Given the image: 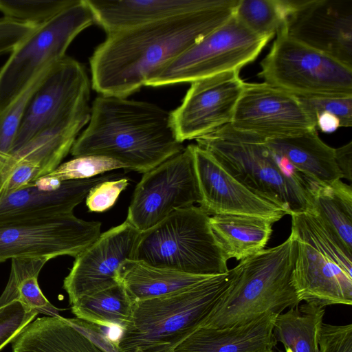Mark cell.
Listing matches in <instances>:
<instances>
[{
    "label": "cell",
    "instance_id": "obj_1",
    "mask_svg": "<svg viewBox=\"0 0 352 352\" xmlns=\"http://www.w3.org/2000/svg\"><path fill=\"white\" fill-rule=\"evenodd\" d=\"M239 0L108 33L90 58L91 85L100 95L126 98L157 70L232 17Z\"/></svg>",
    "mask_w": 352,
    "mask_h": 352
},
{
    "label": "cell",
    "instance_id": "obj_2",
    "mask_svg": "<svg viewBox=\"0 0 352 352\" xmlns=\"http://www.w3.org/2000/svg\"><path fill=\"white\" fill-rule=\"evenodd\" d=\"M87 125L71 148L73 156H103L142 173L184 148L170 112L147 102L100 95Z\"/></svg>",
    "mask_w": 352,
    "mask_h": 352
},
{
    "label": "cell",
    "instance_id": "obj_3",
    "mask_svg": "<svg viewBox=\"0 0 352 352\" xmlns=\"http://www.w3.org/2000/svg\"><path fill=\"white\" fill-rule=\"evenodd\" d=\"M233 177L287 214L311 208V180L278 156L261 137L230 124L195 140Z\"/></svg>",
    "mask_w": 352,
    "mask_h": 352
},
{
    "label": "cell",
    "instance_id": "obj_4",
    "mask_svg": "<svg viewBox=\"0 0 352 352\" xmlns=\"http://www.w3.org/2000/svg\"><path fill=\"white\" fill-rule=\"evenodd\" d=\"M234 271L192 286L133 303L131 318L120 332L121 352H173L202 327L223 298Z\"/></svg>",
    "mask_w": 352,
    "mask_h": 352
},
{
    "label": "cell",
    "instance_id": "obj_5",
    "mask_svg": "<svg viewBox=\"0 0 352 352\" xmlns=\"http://www.w3.org/2000/svg\"><path fill=\"white\" fill-rule=\"evenodd\" d=\"M296 254L290 234L281 244L241 260L232 268L230 287L201 327L242 325L298 305L293 278Z\"/></svg>",
    "mask_w": 352,
    "mask_h": 352
},
{
    "label": "cell",
    "instance_id": "obj_6",
    "mask_svg": "<svg viewBox=\"0 0 352 352\" xmlns=\"http://www.w3.org/2000/svg\"><path fill=\"white\" fill-rule=\"evenodd\" d=\"M290 215L297 245L293 278L300 301L351 305L352 254L311 210Z\"/></svg>",
    "mask_w": 352,
    "mask_h": 352
},
{
    "label": "cell",
    "instance_id": "obj_7",
    "mask_svg": "<svg viewBox=\"0 0 352 352\" xmlns=\"http://www.w3.org/2000/svg\"><path fill=\"white\" fill-rule=\"evenodd\" d=\"M209 219L199 206L174 210L158 224L140 232L133 259L195 275L228 273V261Z\"/></svg>",
    "mask_w": 352,
    "mask_h": 352
},
{
    "label": "cell",
    "instance_id": "obj_8",
    "mask_svg": "<svg viewBox=\"0 0 352 352\" xmlns=\"http://www.w3.org/2000/svg\"><path fill=\"white\" fill-rule=\"evenodd\" d=\"M95 23L86 0H76L23 38L0 69V111L45 69L64 58L74 39Z\"/></svg>",
    "mask_w": 352,
    "mask_h": 352
},
{
    "label": "cell",
    "instance_id": "obj_9",
    "mask_svg": "<svg viewBox=\"0 0 352 352\" xmlns=\"http://www.w3.org/2000/svg\"><path fill=\"white\" fill-rule=\"evenodd\" d=\"M264 82L298 98L352 95V69L289 37L276 34L260 63Z\"/></svg>",
    "mask_w": 352,
    "mask_h": 352
},
{
    "label": "cell",
    "instance_id": "obj_10",
    "mask_svg": "<svg viewBox=\"0 0 352 352\" xmlns=\"http://www.w3.org/2000/svg\"><path fill=\"white\" fill-rule=\"evenodd\" d=\"M272 38L257 35L234 14L225 23L157 70L146 82L159 87L186 83L254 61Z\"/></svg>",
    "mask_w": 352,
    "mask_h": 352
},
{
    "label": "cell",
    "instance_id": "obj_11",
    "mask_svg": "<svg viewBox=\"0 0 352 352\" xmlns=\"http://www.w3.org/2000/svg\"><path fill=\"white\" fill-rule=\"evenodd\" d=\"M90 88L87 72L80 62L65 56L54 64L28 104L12 153L56 123H88Z\"/></svg>",
    "mask_w": 352,
    "mask_h": 352
},
{
    "label": "cell",
    "instance_id": "obj_12",
    "mask_svg": "<svg viewBox=\"0 0 352 352\" xmlns=\"http://www.w3.org/2000/svg\"><path fill=\"white\" fill-rule=\"evenodd\" d=\"M193 144L144 173L135 186L126 220L140 232L158 224L174 210L199 204Z\"/></svg>",
    "mask_w": 352,
    "mask_h": 352
},
{
    "label": "cell",
    "instance_id": "obj_13",
    "mask_svg": "<svg viewBox=\"0 0 352 352\" xmlns=\"http://www.w3.org/2000/svg\"><path fill=\"white\" fill-rule=\"evenodd\" d=\"M101 223L74 213L0 223V263L23 257L77 256L100 235Z\"/></svg>",
    "mask_w": 352,
    "mask_h": 352
},
{
    "label": "cell",
    "instance_id": "obj_14",
    "mask_svg": "<svg viewBox=\"0 0 352 352\" xmlns=\"http://www.w3.org/2000/svg\"><path fill=\"white\" fill-rule=\"evenodd\" d=\"M230 124L264 140L316 130L298 97L265 82H245Z\"/></svg>",
    "mask_w": 352,
    "mask_h": 352
},
{
    "label": "cell",
    "instance_id": "obj_15",
    "mask_svg": "<svg viewBox=\"0 0 352 352\" xmlns=\"http://www.w3.org/2000/svg\"><path fill=\"white\" fill-rule=\"evenodd\" d=\"M244 85L236 70L192 82L181 104L170 112L177 139L196 140L230 124Z\"/></svg>",
    "mask_w": 352,
    "mask_h": 352
},
{
    "label": "cell",
    "instance_id": "obj_16",
    "mask_svg": "<svg viewBox=\"0 0 352 352\" xmlns=\"http://www.w3.org/2000/svg\"><path fill=\"white\" fill-rule=\"evenodd\" d=\"M140 232L129 221L101 233L75 257L63 280L70 305L82 296L120 283L118 270L127 259H133Z\"/></svg>",
    "mask_w": 352,
    "mask_h": 352
},
{
    "label": "cell",
    "instance_id": "obj_17",
    "mask_svg": "<svg viewBox=\"0 0 352 352\" xmlns=\"http://www.w3.org/2000/svg\"><path fill=\"white\" fill-rule=\"evenodd\" d=\"M280 31L352 69V0H300Z\"/></svg>",
    "mask_w": 352,
    "mask_h": 352
},
{
    "label": "cell",
    "instance_id": "obj_18",
    "mask_svg": "<svg viewBox=\"0 0 352 352\" xmlns=\"http://www.w3.org/2000/svg\"><path fill=\"white\" fill-rule=\"evenodd\" d=\"M120 176L103 174L60 182L45 175L21 188L0 192V223L73 213L94 186Z\"/></svg>",
    "mask_w": 352,
    "mask_h": 352
},
{
    "label": "cell",
    "instance_id": "obj_19",
    "mask_svg": "<svg viewBox=\"0 0 352 352\" xmlns=\"http://www.w3.org/2000/svg\"><path fill=\"white\" fill-rule=\"evenodd\" d=\"M193 153L201 195L199 207L208 215L254 216L276 223L287 214L236 180L206 150L193 144Z\"/></svg>",
    "mask_w": 352,
    "mask_h": 352
},
{
    "label": "cell",
    "instance_id": "obj_20",
    "mask_svg": "<svg viewBox=\"0 0 352 352\" xmlns=\"http://www.w3.org/2000/svg\"><path fill=\"white\" fill-rule=\"evenodd\" d=\"M11 342L12 352H121L102 327L60 315L34 318Z\"/></svg>",
    "mask_w": 352,
    "mask_h": 352
},
{
    "label": "cell",
    "instance_id": "obj_21",
    "mask_svg": "<svg viewBox=\"0 0 352 352\" xmlns=\"http://www.w3.org/2000/svg\"><path fill=\"white\" fill-rule=\"evenodd\" d=\"M223 0H86L95 23L111 33L212 8Z\"/></svg>",
    "mask_w": 352,
    "mask_h": 352
},
{
    "label": "cell",
    "instance_id": "obj_22",
    "mask_svg": "<svg viewBox=\"0 0 352 352\" xmlns=\"http://www.w3.org/2000/svg\"><path fill=\"white\" fill-rule=\"evenodd\" d=\"M275 316L226 328L200 327L173 352H254L274 349Z\"/></svg>",
    "mask_w": 352,
    "mask_h": 352
},
{
    "label": "cell",
    "instance_id": "obj_23",
    "mask_svg": "<svg viewBox=\"0 0 352 352\" xmlns=\"http://www.w3.org/2000/svg\"><path fill=\"white\" fill-rule=\"evenodd\" d=\"M278 156L286 160L307 179L323 184L342 178L335 148L325 144L316 130L283 138L265 140Z\"/></svg>",
    "mask_w": 352,
    "mask_h": 352
},
{
    "label": "cell",
    "instance_id": "obj_24",
    "mask_svg": "<svg viewBox=\"0 0 352 352\" xmlns=\"http://www.w3.org/2000/svg\"><path fill=\"white\" fill-rule=\"evenodd\" d=\"M87 124L82 121H65L43 130L12 153L3 170L2 182L18 164L35 170L38 179L51 173L70 152L80 131Z\"/></svg>",
    "mask_w": 352,
    "mask_h": 352
},
{
    "label": "cell",
    "instance_id": "obj_25",
    "mask_svg": "<svg viewBox=\"0 0 352 352\" xmlns=\"http://www.w3.org/2000/svg\"><path fill=\"white\" fill-rule=\"evenodd\" d=\"M209 222L227 261H241L264 250L275 223L268 219L238 214L212 215Z\"/></svg>",
    "mask_w": 352,
    "mask_h": 352
},
{
    "label": "cell",
    "instance_id": "obj_26",
    "mask_svg": "<svg viewBox=\"0 0 352 352\" xmlns=\"http://www.w3.org/2000/svg\"><path fill=\"white\" fill-rule=\"evenodd\" d=\"M210 277L155 267L135 259L124 261L118 270L120 283L133 302L169 294Z\"/></svg>",
    "mask_w": 352,
    "mask_h": 352
},
{
    "label": "cell",
    "instance_id": "obj_27",
    "mask_svg": "<svg viewBox=\"0 0 352 352\" xmlns=\"http://www.w3.org/2000/svg\"><path fill=\"white\" fill-rule=\"evenodd\" d=\"M310 210L352 254V188L341 179L331 184L311 183Z\"/></svg>",
    "mask_w": 352,
    "mask_h": 352
},
{
    "label": "cell",
    "instance_id": "obj_28",
    "mask_svg": "<svg viewBox=\"0 0 352 352\" xmlns=\"http://www.w3.org/2000/svg\"><path fill=\"white\" fill-rule=\"evenodd\" d=\"M325 307L300 303L275 316L274 333L285 352H319Z\"/></svg>",
    "mask_w": 352,
    "mask_h": 352
},
{
    "label": "cell",
    "instance_id": "obj_29",
    "mask_svg": "<svg viewBox=\"0 0 352 352\" xmlns=\"http://www.w3.org/2000/svg\"><path fill=\"white\" fill-rule=\"evenodd\" d=\"M47 257H23L11 259L7 285L0 296V307L19 301L26 308L46 316H59L58 309L46 298L38 285V275Z\"/></svg>",
    "mask_w": 352,
    "mask_h": 352
},
{
    "label": "cell",
    "instance_id": "obj_30",
    "mask_svg": "<svg viewBox=\"0 0 352 352\" xmlns=\"http://www.w3.org/2000/svg\"><path fill=\"white\" fill-rule=\"evenodd\" d=\"M133 303L120 283L80 297L71 305V309L78 319L122 331L131 318Z\"/></svg>",
    "mask_w": 352,
    "mask_h": 352
},
{
    "label": "cell",
    "instance_id": "obj_31",
    "mask_svg": "<svg viewBox=\"0 0 352 352\" xmlns=\"http://www.w3.org/2000/svg\"><path fill=\"white\" fill-rule=\"evenodd\" d=\"M300 0H239L234 15L251 31L272 38L282 30Z\"/></svg>",
    "mask_w": 352,
    "mask_h": 352
},
{
    "label": "cell",
    "instance_id": "obj_32",
    "mask_svg": "<svg viewBox=\"0 0 352 352\" xmlns=\"http://www.w3.org/2000/svg\"><path fill=\"white\" fill-rule=\"evenodd\" d=\"M51 67L39 74L10 104L0 111V185L28 104Z\"/></svg>",
    "mask_w": 352,
    "mask_h": 352
},
{
    "label": "cell",
    "instance_id": "obj_33",
    "mask_svg": "<svg viewBox=\"0 0 352 352\" xmlns=\"http://www.w3.org/2000/svg\"><path fill=\"white\" fill-rule=\"evenodd\" d=\"M76 0H0L3 17L40 25L74 4Z\"/></svg>",
    "mask_w": 352,
    "mask_h": 352
},
{
    "label": "cell",
    "instance_id": "obj_34",
    "mask_svg": "<svg viewBox=\"0 0 352 352\" xmlns=\"http://www.w3.org/2000/svg\"><path fill=\"white\" fill-rule=\"evenodd\" d=\"M120 168L124 167L114 160L99 155H83L60 164L47 175L63 182L89 179Z\"/></svg>",
    "mask_w": 352,
    "mask_h": 352
},
{
    "label": "cell",
    "instance_id": "obj_35",
    "mask_svg": "<svg viewBox=\"0 0 352 352\" xmlns=\"http://www.w3.org/2000/svg\"><path fill=\"white\" fill-rule=\"evenodd\" d=\"M298 98L316 124V116L327 112L338 118L340 127L352 126V95Z\"/></svg>",
    "mask_w": 352,
    "mask_h": 352
},
{
    "label": "cell",
    "instance_id": "obj_36",
    "mask_svg": "<svg viewBox=\"0 0 352 352\" xmlns=\"http://www.w3.org/2000/svg\"><path fill=\"white\" fill-rule=\"evenodd\" d=\"M37 315L17 300L0 307V350Z\"/></svg>",
    "mask_w": 352,
    "mask_h": 352
},
{
    "label": "cell",
    "instance_id": "obj_37",
    "mask_svg": "<svg viewBox=\"0 0 352 352\" xmlns=\"http://www.w3.org/2000/svg\"><path fill=\"white\" fill-rule=\"evenodd\" d=\"M128 185L129 179L126 177L110 179L96 185L86 197L89 210L100 212L108 210Z\"/></svg>",
    "mask_w": 352,
    "mask_h": 352
},
{
    "label": "cell",
    "instance_id": "obj_38",
    "mask_svg": "<svg viewBox=\"0 0 352 352\" xmlns=\"http://www.w3.org/2000/svg\"><path fill=\"white\" fill-rule=\"evenodd\" d=\"M319 352H352V324L323 323Z\"/></svg>",
    "mask_w": 352,
    "mask_h": 352
},
{
    "label": "cell",
    "instance_id": "obj_39",
    "mask_svg": "<svg viewBox=\"0 0 352 352\" xmlns=\"http://www.w3.org/2000/svg\"><path fill=\"white\" fill-rule=\"evenodd\" d=\"M335 160L342 178L352 181V142L335 148Z\"/></svg>",
    "mask_w": 352,
    "mask_h": 352
},
{
    "label": "cell",
    "instance_id": "obj_40",
    "mask_svg": "<svg viewBox=\"0 0 352 352\" xmlns=\"http://www.w3.org/2000/svg\"><path fill=\"white\" fill-rule=\"evenodd\" d=\"M316 128L323 133H333L340 127V123L337 117L327 112H322L316 118Z\"/></svg>",
    "mask_w": 352,
    "mask_h": 352
},
{
    "label": "cell",
    "instance_id": "obj_41",
    "mask_svg": "<svg viewBox=\"0 0 352 352\" xmlns=\"http://www.w3.org/2000/svg\"><path fill=\"white\" fill-rule=\"evenodd\" d=\"M254 352H280V351H276L274 350V349H267L257 351H254Z\"/></svg>",
    "mask_w": 352,
    "mask_h": 352
}]
</instances>
